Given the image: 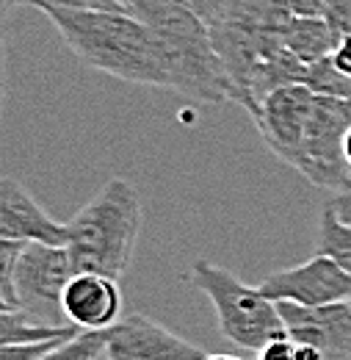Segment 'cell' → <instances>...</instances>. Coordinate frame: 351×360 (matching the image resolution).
<instances>
[{"label":"cell","mask_w":351,"mask_h":360,"mask_svg":"<svg viewBox=\"0 0 351 360\" xmlns=\"http://www.w3.org/2000/svg\"><path fill=\"white\" fill-rule=\"evenodd\" d=\"M44 17L55 25L64 45L84 64L111 78L138 86H164L161 47L150 25L125 11L47 8Z\"/></svg>","instance_id":"6da1fadb"},{"label":"cell","mask_w":351,"mask_h":360,"mask_svg":"<svg viewBox=\"0 0 351 360\" xmlns=\"http://www.w3.org/2000/svg\"><path fill=\"white\" fill-rule=\"evenodd\" d=\"M67 227V250L75 274H102L119 280L131 269L141 230L138 191L125 178H111Z\"/></svg>","instance_id":"7a4b0ae2"},{"label":"cell","mask_w":351,"mask_h":360,"mask_svg":"<svg viewBox=\"0 0 351 360\" xmlns=\"http://www.w3.org/2000/svg\"><path fill=\"white\" fill-rule=\"evenodd\" d=\"M144 25L152 28L161 47L166 89L213 105L232 100V86L213 47L211 28L197 14L175 0H161Z\"/></svg>","instance_id":"3957f363"},{"label":"cell","mask_w":351,"mask_h":360,"mask_svg":"<svg viewBox=\"0 0 351 360\" xmlns=\"http://www.w3.org/2000/svg\"><path fill=\"white\" fill-rule=\"evenodd\" d=\"M191 283L211 300L219 319V333L230 344L260 352L268 341L288 335L279 305L271 302L260 288L246 285L232 271L211 261H194Z\"/></svg>","instance_id":"277c9868"},{"label":"cell","mask_w":351,"mask_h":360,"mask_svg":"<svg viewBox=\"0 0 351 360\" xmlns=\"http://www.w3.org/2000/svg\"><path fill=\"white\" fill-rule=\"evenodd\" d=\"M351 128V103L335 97H315L305 141L293 158V169L335 194L351 191V169L343 155V141Z\"/></svg>","instance_id":"5b68a950"},{"label":"cell","mask_w":351,"mask_h":360,"mask_svg":"<svg viewBox=\"0 0 351 360\" xmlns=\"http://www.w3.org/2000/svg\"><path fill=\"white\" fill-rule=\"evenodd\" d=\"M75 277L67 247L25 244L14 271V294L20 311L50 327H72L64 316V291Z\"/></svg>","instance_id":"8992f818"},{"label":"cell","mask_w":351,"mask_h":360,"mask_svg":"<svg viewBox=\"0 0 351 360\" xmlns=\"http://www.w3.org/2000/svg\"><path fill=\"white\" fill-rule=\"evenodd\" d=\"M258 288L277 305L288 302L310 311L351 302V277L326 255H312L299 266L274 271Z\"/></svg>","instance_id":"52a82bcc"},{"label":"cell","mask_w":351,"mask_h":360,"mask_svg":"<svg viewBox=\"0 0 351 360\" xmlns=\"http://www.w3.org/2000/svg\"><path fill=\"white\" fill-rule=\"evenodd\" d=\"M315 97L318 94H312L302 84L282 86V89L271 91L260 103L258 114L252 117L260 136H263L265 147L279 161H285L288 167L293 164V158H296V153L305 141Z\"/></svg>","instance_id":"ba28073f"},{"label":"cell","mask_w":351,"mask_h":360,"mask_svg":"<svg viewBox=\"0 0 351 360\" xmlns=\"http://www.w3.org/2000/svg\"><path fill=\"white\" fill-rule=\"evenodd\" d=\"M105 358L108 360H205L208 355L169 333L164 324L147 319L141 314H131L119 319L108 330V344H105Z\"/></svg>","instance_id":"9c48e42d"},{"label":"cell","mask_w":351,"mask_h":360,"mask_svg":"<svg viewBox=\"0 0 351 360\" xmlns=\"http://www.w3.org/2000/svg\"><path fill=\"white\" fill-rule=\"evenodd\" d=\"M0 241L67 247L69 227L55 222L20 180L6 175L0 180Z\"/></svg>","instance_id":"30bf717a"},{"label":"cell","mask_w":351,"mask_h":360,"mask_svg":"<svg viewBox=\"0 0 351 360\" xmlns=\"http://www.w3.org/2000/svg\"><path fill=\"white\" fill-rule=\"evenodd\" d=\"M279 314L288 335L296 344L321 349L326 360L351 358V302L326 305L315 311L279 302Z\"/></svg>","instance_id":"8fae6325"},{"label":"cell","mask_w":351,"mask_h":360,"mask_svg":"<svg viewBox=\"0 0 351 360\" xmlns=\"http://www.w3.org/2000/svg\"><path fill=\"white\" fill-rule=\"evenodd\" d=\"M122 314L117 280L102 274H75L64 291V316L81 333H105Z\"/></svg>","instance_id":"7c38bea8"},{"label":"cell","mask_w":351,"mask_h":360,"mask_svg":"<svg viewBox=\"0 0 351 360\" xmlns=\"http://www.w3.org/2000/svg\"><path fill=\"white\" fill-rule=\"evenodd\" d=\"M338 34L329 28L326 20H312V17H291L282 28V45L288 53H293L302 64H318L332 56L338 45Z\"/></svg>","instance_id":"4fadbf2b"},{"label":"cell","mask_w":351,"mask_h":360,"mask_svg":"<svg viewBox=\"0 0 351 360\" xmlns=\"http://www.w3.org/2000/svg\"><path fill=\"white\" fill-rule=\"evenodd\" d=\"M81 330L75 327H50L37 321L34 316L22 311H0V347H20V344H42V341H58L72 338Z\"/></svg>","instance_id":"5bb4252c"},{"label":"cell","mask_w":351,"mask_h":360,"mask_svg":"<svg viewBox=\"0 0 351 360\" xmlns=\"http://www.w3.org/2000/svg\"><path fill=\"white\" fill-rule=\"evenodd\" d=\"M318 255H326L351 277V222L343 219V214L332 202H326L321 211Z\"/></svg>","instance_id":"9a60e30c"},{"label":"cell","mask_w":351,"mask_h":360,"mask_svg":"<svg viewBox=\"0 0 351 360\" xmlns=\"http://www.w3.org/2000/svg\"><path fill=\"white\" fill-rule=\"evenodd\" d=\"M108 330L105 333H78L75 338L58 344L44 360H97L105 355Z\"/></svg>","instance_id":"2e32d148"},{"label":"cell","mask_w":351,"mask_h":360,"mask_svg":"<svg viewBox=\"0 0 351 360\" xmlns=\"http://www.w3.org/2000/svg\"><path fill=\"white\" fill-rule=\"evenodd\" d=\"M6 8L11 6H34L39 11L47 8H84V11H125L119 0H3ZM128 14V11H125Z\"/></svg>","instance_id":"e0dca14e"},{"label":"cell","mask_w":351,"mask_h":360,"mask_svg":"<svg viewBox=\"0 0 351 360\" xmlns=\"http://www.w3.org/2000/svg\"><path fill=\"white\" fill-rule=\"evenodd\" d=\"M64 341H69V338L42 341V344H20V347H0V360H44L58 344H64Z\"/></svg>","instance_id":"ac0fdd59"},{"label":"cell","mask_w":351,"mask_h":360,"mask_svg":"<svg viewBox=\"0 0 351 360\" xmlns=\"http://www.w3.org/2000/svg\"><path fill=\"white\" fill-rule=\"evenodd\" d=\"M258 360H296V341L291 335L274 338L258 352Z\"/></svg>","instance_id":"d6986e66"},{"label":"cell","mask_w":351,"mask_h":360,"mask_svg":"<svg viewBox=\"0 0 351 360\" xmlns=\"http://www.w3.org/2000/svg\"><path fill=\"white\" fill-rule=\"evenodd\" d=\"M332 64H335V70L340 72V75H346L351 81V37H343L338 45H335V50H332Z\"/></svg>","instance_id":"ffe728a7"},{"label":"cell","mask_w":351,"mask_h":360,"mask_svg":"<svg viewBox=\"0 0 351 360\" xmlns=\"http://www.w3.org/2000/svg\"><path fill=\"white\" fill-rule=\"evenodd\" d=\"M122 6H125V11L131 14V17H135V20H147L152 11H155V6L161 3V0H119Z\"/></svg>","instance_id":"44dd1931"},{"label":"cell","mask_w":351,"mask_h":360,"mask_svg":"<svg viewBox=\"0 0 351 360\" xmlns=\"http://www.w3.org/2000/svg\"><path fill=\"white\" fill-rule=\"evenodd\" d=\"M329 202L343 214V219H349L351 222V191H346V194H335Z\"/></svg>","instance_id":"7402d4cb"},{"label":"cell","mask_w":351,"mask_h":360,"mask_svg":"<svg viewBox=\"0 0 351 360\" xmlns=\"http://www.w3.org/2000/svg\"><path fill=\"white\" fill-rule=\"evenodd\" d=\"M296 360H326V355L315 347H307V344H296Z\"/></svg>","instance_id":"603a6c76"},{"label":"cell","mask_w":351,"mask_h":360,"mask_svg":"<svg viewBox=\"0 0 351 360\" xmlns=\"http://www.w3.org/2000/svg\"><path fill=\"white\" fill-rule=\"evenodd\" d=\"M343 155H346V164H349V169H351V128H349V134H346V141H343Z\"/></svg>","instance_id":"cb8c5ba5"},{"label":"cell","mask_w":351,"mask_h":360,"mask_svg":"<svg viewBox=\"0 0 351 360\" xmlns=\"http://www.w3.org/2000/svg\"><path fill=\"white\" fill-rule=\"evenodd\" d=\"M205 360H244V358H235V355H208Z\"/></svg>","instance_id":"d4e9b609"}]
</instances>
